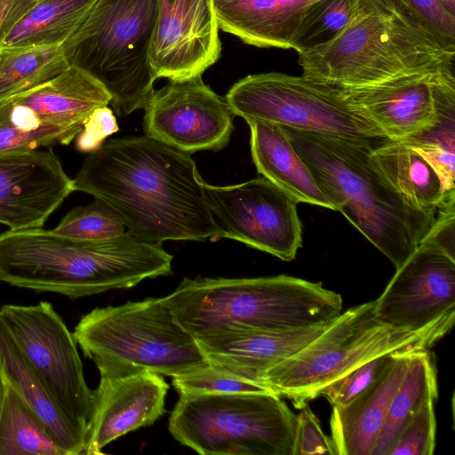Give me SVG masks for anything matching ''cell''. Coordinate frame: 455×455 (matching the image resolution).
Segmentation results:
<instances>
[{"mask_svg":"<svg viewBox=\"0 0 455 455\" xmlns=\"http://www.w3.org/2000/svg\"><path fill=\"white\" fill-rule=\"evenodd\" d=\"M73 335L100 375L175 377L208 363L162 298L96 307L81 317Z\"/></svg>","mask_w":455,"mask_h":455,"instance_id":"8992f818","label":"cell"},{"mask_svg":"<svg viewBox=\"0 0 455 455\" xmlns=\"http://www.w3.org/2000/svg\"><path fill=\"white\" fill-rule=\"evenodd\" d=\"M37 0H0V43Z\"/></svg>","mask_w":455,"mask_h":455,"instance_id":"f35d334b","label":"cell"},{"mask_svg":"<svg viewBox=\"0 0 455 455\" xmlns=\"http://www.w3.org/2000/svg\"><path fill=\"white\" fill-rule=\"evenodd\" d=\"M4 383L0 408V455H67L40 418Z\"/></svg>","mask_w":455,"mask_h":455,"instance_id":"83f0119b","label":"cell"},{"mask_svg":"<svg viewBox=\"0 0 455 455\" xmlns=\"http://www.w3.org/2000/svg\"><path fill=\"white\" fill-rule=\"evenodd\" d=\"M435 401L426 403L408 422L389 455H432L435 447Z\"/></svg>","mask_w":455,"mask_h":455,"instance_id":"e575fe53","label":"cell"},{"mask_svg":"<svg viewBox=\"0 0 455 455\" xmlns=\"http://www.w3.org/2000/svg\"><path fill=\"white\" fill-rule=\"evenodd\" d=\"M297 415L294 455H336L331 438L328 437L319 420L306 404Z\"/></svg>","mask_w":455,"mask_h":455,"instance_id":"d590c367","label":"cell"},{"mask_svg":"<svg viewBox=\"0 0 455 455\" xmlns=\"http://www.w3.org/2000/svg\"><path fill=\"white\" fill-rule=\"evenodd\" d=\"M453 77V70H450L339 89L347 102L387 140L400 141L437 123L441 89Z\"/></svg>","mask_w":455,"mask_h":455,"instance_id":"ac0fdd59","label":"cell"},{"mask_svg":"<svg viewBox=\"0 0 455 455\" xmlns=\"http://www.w3.org/2000/svg\"><path fill=\"white\" fill-rule=\"evenodd\" d=\"M447 10L455 15V0H442Z\"/></svg>","mask_w":455,"mask_h":455,"instance_id":"ab89813d","label":"cell"},{"mask_svg":"<svg viewBox=\"0 0 455 455\" xmlns=\"http://www.w3.org/2000/svg\"><path fill=\"white\" fill-rule=\"evenodd\" d=\"M118 130L112 109L108 106L99 108L89 116L82 131L76 137V148L79 152L91 153L98 149L105 139Z\"/></svg>","mask_w":455,"mask_h":455,"instance_id":"8d00e7d4","label":"cell"},{"mask_svg":"<svg viewBox=\"0 0 455 455\" xmlns=\"http://www.w3.org/2000/svg\"><path fill=\"white\" fill-rule=\"evenodd\" d=\"M436 397V369L432 355L427 349L416 351L391 401L371 455H389L408 422L426 403Z\"/></svg>","mask_w":455,"mask_h":455,"instance_id":"4316f807","label":"cell"},{"mask_svg":"<svg viewBox=\"0 0 455 455\" xmlns=\"http://www.w3.org/2000/svg\"><path fill=\"white\" fill-rule=\"evenodd\" d=\"M251 153L259 173L294 197L335 211L311 171L293 148L283 126L259 120L247 122Z\"/></svg>","mask_w":455,"mask_h":455,"instance_id":"603a6c76","label":"cell"},{"mask_svg":"<svg viewBox=\"0 0 455 455\" xmlns=\"http://www.w3.org/2000/svg\"><path fill=\"white\" fill-rule=\"evenodd\" d=\"M376 319L418 335L432 347L455 319V259L422 241L373 301Z\"/></svg>","mask_w":455,"mask_h":455,"instance_id":"4fadbf2b","label":"cell"},{"mask_svg":"<svg viewBox=\"0 0 455 455\" xmlns=\"http://www.w3.org/2000/svg\"><path fill=\"white\" fill-rule=\"evenodd\" d=\"M373 307L370 301L341 313L307 345L267 371L263 382L301 408L371 358L428 349L418 335L381 324Z\"/></svg>","mask_w":455,"mask_h":455,"instance_id":"9c48e42d","label":"cell"},{"mask_svg":"<svg viewBox=\"0 0 455 455\" xmlns=\"http://www.w3.org/2000/svg\"><path fill=\"white\" fill-rule=\"evenodd\" d=\"M97 0H37L8 31L0 50L62 44Z\"/></svg>","mask_w":455,"mask_h":455,"instance_id":"484cf974","label":"cell"},{"mask_svg":"<svg viewBox=\"0 0 455 455\" xmlns=\"http://www.w3.org/2000/svg\"><path fill=\"white\" fill-rule=\"evenodd\" d=\"M52 230L61 236L82 241L110 239L127 231L119 214L99 198L73 208Z\"/></svg>","mask_w":455,"mask_h":455,"instance_id":"4dcf8cb0","label":"cell"},{"mask_svg":"<svg viewBox=\"0 0 455 455\" xmlns=\"http://www.w3.org/2000/svg\"><path fill=\"white\" fill-rule=\"evenodd\" d=\"M225 99L235 116L246 122L259 120L343 138L387 140L347 102L339 88L303 75H248L234 84Z\"/></svg>","mask_w":455,"mask_h":455,"instance_id":"30bf717a","label":"cell"},{"mask_svg":"<svg viewBox=\"0 0 455 455\" xmlns=\"http://www.w3.org/2000/svg\"><path fill=\"white\" fill-rule=\"evenodd\" d=\"M370 156L395 190L412 206L437 212L455 193H447L433 168L402 141L384 140L371 148Z\"/></svg>","mask_w":455,"mask_h":455,"instance_id":"d4e9b609","label":"cell"},{"mask_svg":"<svg viewBox=\"0 0 455 455\" xmlns=\"http://www.w3.org/2000/svg\"><path fill=\"white\" fill-rule=\"evenodd\" d=\"M168 389L164 379L154 372L100 375L98 387L92 390L84 454H102L116 438L153 425L165 411Z\"/></svg>","mask_w":455,"mask_h":455,"instance_id":"d6986e66","label":"cell"},{"mask_svg":"<svg viewBox=\"0 0 455 455\" xmlns=\"http://www.w3.org/2000/svg\"><path fill=\"white\" fill-rule=\"evenodd\" d=\"M206 202L220 238L239 241L282 260L302 245L298 201L265 177L229 186L204 182Z\"/></svg>","mask_w":455,"mask_h":455,"instance_id":"5bb4252c","label":"cell"},{"mask_svg":"<svg viewBox=\"0 0 455 455\" xmlns=\"http://www.w3.org/2000/svg\"><path fill=\"white\" fill-rule=\"evenodd\" d=\"M143 109L145 135L190 155L220 150L234 131L235 116L228 101L202 76L153 89Z\"/></svg>","mask_w":455,"mask_h":455,"instance_id":"9a60e30c","label":"cell"},{"mask_svg":"<svg viewBox=\"0 0 455 455\" xmlns=\"http://www.w3.org/2000/svg\"><path fill=\"white\" fill-rule=\"evenodd\" d=\"M297 419L275 393L180 394L169 431L203 455H294Z\"/></svg>","mask_w":455,"mask_h":455,"instance_id":"ba28073f","label":"cell"},{"mask_svg":"<svg viewBox=\"0 0 455 455\" xmlns=\"http://www.w3.org/2000/svg\"><path fill=\"white\" fill-rule=\"evenodd\" d=\"M395 354L397 353L384 354L364 362L329 385L321 395L332 407L347 405L387 371Z\"/></svg>","mask_w":455,"mask_h":455,"instance_id":"836d02e7","label":"cell"},{"mask_svg":"<svg viewBox=\"0 0 455 455\" xmlns=\"http://www.w3.org/2000/svg\"><path fill=\"white\" fill-rule=\"evenodd\" d=\"M110 101L99 80L68 65L54 77L0 100V154L68 145L93 111Z\"/></svg>","mask_w":455,"mask_h":455,"instance_id":"8fae6325","label":"cell"},{"mask_svg":"<svg viewBox=\"0 0 455 455\" xmlns=\"http://www.w3.org/2000/svg\"><path fill=\"white\" fill-rule=\"evenodd\" d=\"M73 180L75 190L109 204L140 240L220 238L191 155L147 135L104 141Z\"/></svg>","mask_w":455,"mask_h":455,"instance_id":"6da1fadb","label":"cell"},{"mask_svg":"<svg viewBox=\"0 0 455 455\" xmlns=\"http://www.w3.org/2000/svg\"><path fill=\"white\" fill-rule=\"evenodd\" d=\"M455 44L404 0H355L346 27L329 43L298 53L302 75L357 88L453 70Z\"/></svg>","mask_w":455,"mask_h":455,"instance_id":"7a4b0ae2","label":"cell"},{"mask_svg":"<svg viewBox=\"0 0 455 455\" xmlns=\"http://www.w3.org/2000/svg\"><path fill=\"white\" fill-rule=\"evenodd\" d=\"M234 0H212V3H222V2H231Z\"/></svg>","mask_w":455,"mask_h":455,"instance_id":"b9f144b4","label":"cell"},{"mask_svg":"<svg viewBox=\"0 0 455 455\" xmlns=\"http://www.w3.org/2000/svg\"><path fill=\"white\" fill-rule=\"evenodd\" d=\"M0 371L4 381L45 424L67 455L84 454L87 433L73 425L54 402L0 319Z\"/></svg>","mask_w":455,"mask_h":455,"instance_id":"cb8c5ba5","label":"cell"},{"mask_svg":"<svg viewBox=\"0 0 455 455\" xmlns=\"http://www.w3.org/2000/svg\"><path fill=\"white\" fill-rule=\"evenodd\" d=\"M329 324L288 331L235 330L195 339L212 365L265 384L267 371L300 350Z\"/></svg>","mask_w":455,"mask_h":455,"instance_id":"ffe728a7","label":"cell"},{"mask_svg":"<svg viewBox=\"0 0 455 455\" xmlns=\"http://www.w3.org/2000/svg\"><path fill=\"white\" fill-rule=\"evenodd\" d=\"M157 0H97L63 42L68 64L99 80L124 117L144 108L156 78L148 46Z\"/></svg>","mask_w":455,"mask_h":455,"instance_id":"52a82bcc","label":"cell"},{"mask_svg":"<svg viewBox=\"0 0 455 455\" xmlns=\"http://www.w3.org/2000/svg\"><path fill=\"white\" fill-rule=\"evenodd\" d=\"M283 129L335 211L399 267L426 237L438 211L412 206L388 182L370 156L380 140Z\"/></svg>","mask_w":455,"mask_h":455,"instance_id":"277c9868","label":"cell"},{"mask_svg":"<svg viewBox=\"0 0 455 455\" xmlns=\"http://www.w3.org/2000/svg\"><path fill=\"white\" fill-rule=\"evenodd\" d=\"M4 379L0 371V408L3 401L4 392Z\"/></svg>","mask_w":455,"mask_h":455,"instance_id":"60d3db41","label":"cell"},{"mask_svg":"<svg viewBox=\"0 0 455 455\" xmlns=\"http://www.w3.org/2000/svg\"><path fill=\"white\" fill-rule=\"evenodd\" d=\"M443 38L455 44V15L442 0H404Z\"/></svg>","mask_w":455,"mask_h":455,"instance_id":"74e56055","label":"cell"},{"mask_svg":"<svg viewBox=\"0 0 455 455\" xmlns=\"http://www.w3.org/2000/svg\"><path fill=\"white\" fill-rule=\"evenodd\" d=\"M172 385L180 394L275 393L265 384L243 379L209 363L172 377Z\"/></svg>","mask_w":455,"mask_h":455,"instance_id":"d6a6232c","label":"cell"},{"mask_svg":"<svg viewBox=\"0 0 455 455\" xmlns=\"http://www.w3.org/2000/svg\"><path fill=\"white\" fill-rule=\"evenodd\" d=\"M455 77L446 81L438 100V121L431 128L400 140L435 172L447 193H454Z\"/></svg>","mask_w":455,"mask_h":455,"instance_id":"f546056e","label":"cell"},{"mask_svg":"<svg viewBox=\"0 0 455 455\" xmlns=\"http://www.w3.org/2000/svg\"><path fill=\"white\" fill-rule=\"evenodd\" d=\"M414 352L395 354L389 367L372 385L347 405L332 407L331 438L336 455H371Z\"/></svg>","mask_w":455,"mask_h":455,"instance_id":"44dd1931","label":"cell"},{"mask_svg":"<svg viewBox=\"0 0 455 455\" xmlns=\"http://www.w3.org/2000/svg\"><path fill=\"white\" fill-rule=\"evenodd\" d=\"M74 191L51 148L0 154V224L9 230L43 228Z\"/></svg>","mask_w":455,"mask_h":455,"instance_id":"e0dca14e","label":"cell"},{"mask_svg":"<svg viewBox=\"0 0 455 455\" xmlns=\"http://www.w3.org/2000/svg\"><path fill=\"white\" fill-rule=\"evenodd\" d=\"M355 0H321L307 13L293 42L299 52L322 46L332 40L349 20Z\"/></svg>","mask_w":455,"mask_h":455,"instance_id":"1f68e13d","label":"cell"},{"mask_svg":"<svg viewBox=\"0 0 455 455\" xmlns=\"http://www.w3.org/2000/svg\"><path fill=\"white\" fill-rule=\"evenodd\" d=\"M0 319L64 415L87 433L92 390L74 335L52 305H3Z\"/></svg>","mask_w":455,"mask_h":455,"instance_id":"7c38bea8","label":"cell"},{"mask_svg":"<svg viewBox=\"0 0 455 455\" xmlns=\"http://www.w3.org/2000/svg\"><path fill=\"white\" fill-rule=\"evenodd\" d=\"M219 30L212 0H157L148 46L156 80L202 76L220 57Z\"/></svg>","mask_w":455,"mask_h":455,"instance_id":"2e32d148","label":"cell"},{"mask_svg":"<svg viewBox=\"0 0 455 455\" xmlns=\"http://www.w3.org/2000/svg\"><path fill=\"white\" fill-rule=\"evenodd\" d=\"M68 65L62 44L0 50V100L54 77Z\"/></svg>","mask_w":455,"mask_h":455,"instance_id":"f1b7e54d","label":"cell"},{"mask_svg":"<svg viewBox=\"0 0 455 455\" xmlns=\"http://www.w3.org/2000/svg\"><path fill=\"white\" fill-rule=\"evenodd\" d=\"M162 299L195 338L235 330L288 331L323 326L342 311L340 294L321 283L285 275L184 278Z\"/></svg>","mask_w":455,"mask_h":455,"instance_id":"5b68a950","label":"cell"},{"mask_svg":"<svg viewBox=\"0 0 455 455\" xmlns=\"http://www.w3.org/2000/svg\"><path fill=\"white\" fill-rule=\"evenodd\" d=\"M321 0H234L212 3L220 29L246 44L292 49L310 10Z\"/></svg>","mask_w":455,"mask_h":455,"instance_id":"7402d4cb","label":"cell"},{"mask_svg":"<svg viewBox=\"0 0 455 455\" xmlns=\"http://www.w3.org/2000/svg\"><path fill=\"white\" fill-rule=\"evenodd\" d=\"M172 259L162 243L127 231L100 241L71 239L43 228L0 234V282L70 299L169 275Z\"/></svg>","mask_w":455,"mask_h":455,"instance_id":"3957f363","label":"cell"}]
</instances>
